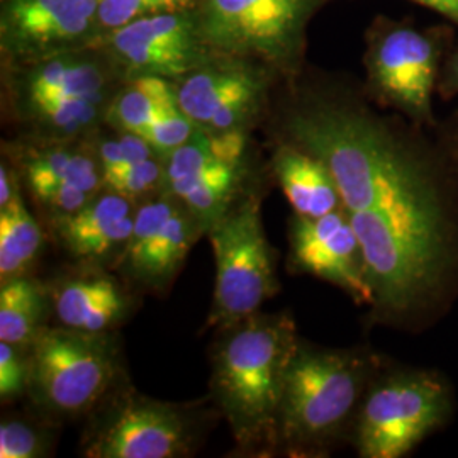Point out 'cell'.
I'll list each match as a JSON object with an SVG mask.
<instances>
[{
	"label": "cell",
	"mask_w": 458,
	"mask_h": 458,
	"mask_svg": "<svg viewBox=\"0 0 458 458\" xmlns=\"http://www.w3.org/2000/svg\"><path fill=\"white\" fill-rule=\"evenodd\" d=\"M278 111V141L327 165L360 240L372 308L408 319L442 294L457 262L454 183L435 141L363 90L302 73Z\"/></svg>",
	"instance_id": "obj_1"
},
{
	"label": "cell",
	"mask_w": 458,
	"mask_h": 458,
	"mask_svg": "<svg viewBox=\"0 0 458 458\" xmlns=\"http://www.w3.org/2000/svg\"><path fill=\"white\" fill-rule=\"evenodd\" d=\"M209 397L240 452L277 450L278 411L299 335L289 311L255 312L217 329Z\"/></svg>",
	"instance_id": "obj_2"
},
{
	"label": "cell",
	"mask_w": 458,
	"mask_h": 458,
	"mask_svg": "<svg viewBox=\"0 0 458 458\" xmlns=\"http://www.w3.org/2000/svg\"><path fill=\"white\" fill-rule=\"evenodd\" d=\"M9 114L31 140L77 141L104 126L123 79L98 48L2 66Z\"/></svg>",
	"instance_id": "obj_3"
},
{
	"label": "cell",
	"mask_w": 458,
	"mask_h": 458,
	"mask_svg": "<svg viewBox=\"0 0 458 458\" xmlns=\"http://www.w3.org/2000/svg\"><path fill=\"white\" fill-rule=\"evenodd\" d=\"M377 357L363 348H321L299 338L278 411L277 450L321 455L352 431Z\"/></svg>",
	"instance_id": "obj_4"
},
{
	"label": "cell",
	"mask_w": 458,
	"mask_h": 458,
	"mask_svg": "<svg viewBox=\"0 0 458 458\" xmlns=\"http://www.w3.org/2000/svg\"><path fill=\"white\" fill-rule=\"evenodd\" d=\"M457 39L448 24L418 26L377 16L365 33L363 92L418 128H435L433 98L445 56Z\"/></svg>",
	"instance_id": "obj_5"
},
{
	"label": "cell",
	"mask_w": 458,
	"mask_h": 458,
	"mask_svg": "<svg viewBox=\"0 0 458 458\" xmlns=\"http://www.w3.org/2000/svg\"><path fill=\"white\" fill-rule=\"evenodd\" d=\"M30 350L26 397L47 423L89 416L119 384L121 357L111 333L45 327Z\"/></svg>",
	"instance_id": "obj_6"
},
{
	"label": "cell",
	"mask_w": 458,
	"mask_h": 458,
	"mask_svg": "<svg viewBox=\"0 0 458 458\" xmlns=\"http://www.w3.org/2000/svg\"><path fill=\"white\" fill-rule=\"evenodd\" d=\"M206 401L170 403L132 387H115L89 414L81 455L87 458H182L196 452L209 423ZM216 410V408H214Z\"/></svg>",
	"instance_id": "obj_7"
},
{
	"label": "cell",
	"mask_w": 458,
	"mask_h": 458,
	"mask_svg": "<svg viewBox=\"0 0 458 458\" xmlns=\"http://www.w3.org/2000/svg\"><path fill=\"white\" fill-rule=\"evenodd\" d=\"M327 0H196L199 30L217 55L251 58L282 79L302 73L312 17Z\"/></svg>",
	"instance_id": "obj_8"
},
{
	"label": "cell",
	"mask_w": 458,
	"mask_h": 458,
	"mask_svg": "<svg viewBox=\"0 0 458 458\" xmlns=\"http://www.w3.org/2000/svg\"><path fill=\"white\" fill-rule=\"evenodd\" d=\"M452 411V389L440 372H377L361 399L350 438L359 457H406L446 425Z\"/></svg>",
	"instance_id": "obj_9"
},
{
	"label": "cell",
	"mask_w": 458,
	"mask_h": 458,
	"mask_svg": "<svg viewBox=\"0 0 458 458\" xmlns=\"http://www.w3.org/2000/svg\"><path fill=\"white\" fill-rule=\"evenodd\" d=\"M206 234L216 262L208 327L223 329L260 311L280 289L276 253L263 226L262 197L246 191Z\"/></svg>",
	"instance_id": "obj_10"
},
{
	"label": "cell",
	"mask_w": 458,
	"mask_h": 458,
	"mask_svg": "<svg viewBox=\"0 0 458 458\" xmlns=\"http://www.w3.org/2000/svg\"><path fill=\"white\" fill-rule=\"evenodd\" d=\"M250 132H196L165 157L164 192L208 229L250 191Z\"/></svg>",
	"instance_id": "obj_11"
},
{
	"label": "cell",
	"mask_w": 458,
	"mask_h": 458,
	"mask_svg": "<svg viewBox=\"0 0 458 458\" xmlns=\"http://www.w3.org/2000/svg\"><path fill=\"white\" fill-rule=\"evenodd\" d=\"M280 79L262 62L214 53L175 87L179 106L197 130L211 134L251 132L268 109Z\"/></svg>",
	"instance_id": "obj_12"
},
{
	"label": "cell",
	"mask_w": 458,
	"mask_h": 458,
	"mask_svg": "<svg viewBox=\"0 0 458 458\" xmlns=\"http://www.w3.org/2000/svg\"><path fill=\"white\" fill-rule=\"evenodd\" d=\"M92 48L109 58L124 82L138 77L177 82L214 55L202 39L194 7L138 19Z\"/></svg>",
	"instance_id": "obj_13"
},
{
	"label": "cell",
	"mask_w": 458,
	"mask_h": 458,
	"mask_svg": "<svg viewBox=\"0 0 458 458\" xmlns=\"http://www.w3.org/2000/svg\"><path fill=\"white\" fill-rule=\"evenodd\" d=\"M98 11V0H0L2 66L92 48Z\"/></svg>",
	"instance_id": "obj_14"
},
{
	"label": "cell",
	"mask_w": 458,
	"mask_h": 458,
	"mask_svg": "<svg viewBox=\"0 0 458 458\" xmlns=\"http://www.w3.org/2000/svg\"><path fill=\"white\" fill-rule=\"evenodd\" d=\"M206 228L175 197L162 192L138 204L134 228L115 268L140 289H166Z\"/></svg>",
	"instance_id": "obj_15"
},
{
	"label": "cell",
	"mask_w": 458,
	"mask_h": 458,
	"mask_svg": "<svg viewBox=\"0 0 458 458\" xmlns=\"http://www.w3.org/2000/svg\"><path fill=\"white\" fill-rule=\"evenodd\" d=\"M287 267L342 289L359 306H372L360 240L344 209L291 217Z\"/></svg>",
	"instance_id": "obj_16"
},
{
	"label": "cell",
	"mask_w": 458,
	"mask_h": 458,
	"mask_svg": "<svg viewBox=\"0 0 458 458\" xmlns=\"http://www.w3.org/2000/svg\"><path fill=\"white\" fill-rule=\"evenodd\" d=\"M136 204L113 191H100L82 209L51 221L53 234L66 253L85 265L117 263L134 228Z\"/></svg>",
	"instance_id": "obj_17"
},
{
	"label": "cell",
	"mask_w": 458,
	"mask_h": 458,
	"mask_svg": "<svg viewBox=\"0 0 458 458\" xmlns=\"http://www.w3.org/2000/svg\"><path fill=\"white\" fill-rule=\"evenodd\" d=\"M92 136L77 141L26 138L28 141L24 145H17L14 149L19 166L17 175L36 204L43 206L49 196L68 185L81 187L92 194L104 191Z\"/></svg>",
	"instance_id": "obj_18"
},
{
	"label": "cell",
	"mask_w": 458,
	"mask_h": 458,
	"mask_svg": "<svg viewBox=\"0 0 458 458\" xmlns=\"http://www.w3.org/2000/svg\"><path fill=\"white\" fill-rule=\"evenodd\" d=\"M48 291L58 325L85 333H111L131 311L128 287L102 267L85 265L82 272L60 278Z\"/></svg>",
	"instance_id": "obj_19"
},
{
	"label": "cell",
	"mask_w": 458,
	"mask_h": 458,
	"mask_svg": "<svg viewBox=\"0 0 458 458\" xmlns=\"http://www.w3.org/2000/svg\"><path fill=\"white\" fill-rule=\"evenodd\" d=\"M272 172L294 214L319 217L344 209L333 174L311 153L278 141L272 155Z\"/></svg>",
	"instance_id": "obj_20"
},
{
	"label": "cell",
	"mask_w": 458,
	"mask_h": 458,
	"mask_svg": "<svg viewBox=\"0 0 458 458\" xmlns=\"http://www.w3.org/2000/svg\"><path fill=\"white\" fill-rule=\"evenodd\" d=\"M175 109H181L175 82L162 77H138L117 89L104 124L114 131L141 136L158 117Z\"/></svg>",
	"instance_id": "obj_21"
},
{
	"label": "cell",
	"mask_w": 458,
	"mask_h": 458,
	"mask_svg": "<svg viewBox=\"0 0 458 458\" xmlns=\"http://www.w3.org/2000/svg\"><path fill=\"white\" fill-rule=\"evenodd\" d=\"M51 299L47 285L30 276L0 285V342L30 348L47 327Z\"/></svg>",
	"instance_id": "obj_22"
},
{
	"label": "cell",
	"mask_w": 458,
	"mask_h": 458,
	"mask_svg": "<svg viewBox=\"0 0 458 458\" xmlns=\"http://www.w3.org/2000/svg\"><path fill=\"white\" fill-rule=\"evenodd\" d=\"M43 248V229L21 192L0 208V280L28 276Z\"/></svg>",
	"instance_id": "obj_23"
},
{
	"label": "cell",
	"mask_w": 458,
	"mask_h": 458,
	"mask_svg": "<svg viewBox=\"0 0 458 458\" xmlns=\"http://www.w3.org/2000/svg\"><path fill=\"white\" fill-rule=\"evenodd\" d=\"M194 4L196 0H98L96 45L107 34L114 33L138 19L194 7Z\"/></svg>",
	"instance_id": "obj_24"
},
{
	"label": "cell",
	"mask_w": 458,
	"mask_h": 458,
	"mask_svg": "<svg viewBox=\"0 0 458 458\" xmlns=\"http://www.w3.org/2000/svg\"><path fill=\"white\" fill-rule=\"evenodd\" d=\"M165 164L162 157L131 165L104 181V189L132 200L136 206L164 192Z\"/></svg>",
	"instance_id": "obj_25"
},
{
	"label": "cell",
	"mask_w": 458,
	"mask_h": 458,
	"mask_svg": "<svg viewBox=\"0 0 458 458\" xmlns=\"http://www.w3.org/2000/svg\"><path fill=\"white\" fill-rule=\"evenodd\" d=\"M53 437L45 426L24 420H2L0 423V458L48 457Z\"/></svg>",
	"instance_id": "obj_26"
},
{
	"label": "cell",
	"mask_w": 458,
	"mask_h": 458,
	"mask_svg": "<svg viewBox=\"0 0 458 458\" xmlns=\"http://www.w3.org/2000/svg\"><path fill=\"white\" fill-rule=\"evenodd\" d=\"M31 378V350L0 342V399L13 403L28 395Z\"/></svg>",
	"instance_id": "obj_27"
},
{
	"label": "cell",
	"mask_w": 458,
	"mask_h": 458,
	"mask_svg": "<svg viewBox=\"0 0 458 458\" xmlns=\"http://www.w3.org/2000/svg\"><path fill=\"white\" fill-rule=\"evenodd\" d=\"M196 130L194 123L183 114V111L175 109L158 117L147 131L141 134V138H145L151 148L165 158L174 149L182 147Z\"/></svg>",
	"instance_id": "obj_28"
},
{
	"label": "cell",
	"mask_w": 458,
	"mask_h": 458,
	"mask_svg": "<svg viewBox=\"0 0 458 458\" xmlns=\"http://www.w3.org/2000/svg\"><path fill=\"white\" fill-rule=\"evenodd\" d=\"M435 143L442 153L452 181L458 187V111L438 123L435 128Z\"/></svg>",
	"instance_id": "obj_29"
},
{
	"label": "cell",
	"mask_w": 458,
	"mask_h": 458,
	"mask_svg": "<svg viewBox=\"0 0 458 458\" xmlns=\"http://www.w3.org/2000/svg\"><path fill=\"white\" fill-rule=\"evenodd\" d=\"M437 94L443 100H450L458 96V36L457 39L454 41L452 48L448 49V53L445 56Z\"/></svg>",
	"instance_id": "obj_30"
},
{
	"label": "cell",
	"mask_w": 458,
	"mask_h": 458,
	"mask_svg": "<svg viewBox=\"0 0 458 458\" xmlns=\"http://www.w3.org/2000/svg\"><path fill=\"white\" fill-rule=\"evenodd\" d=\"M411 2L440 14L458 30V0H411Z\"/></svg>",
	"instance_id": "obj_31"
}]
</instances>
